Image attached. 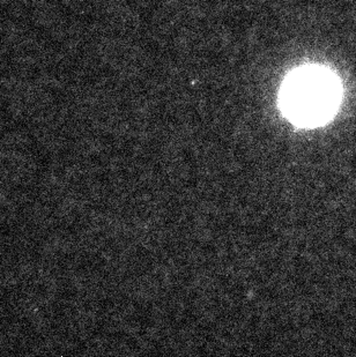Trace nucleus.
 Here are the masks:
<instances>
[{"mask_svg": "<svg viewBox=\"0 0 356 357\" xmlns=\"http://www.w3.org/2000/svg\"><path fill=\"white\" fill-rule=\"evenodd\" d=\"M341 100L337 75L321 66H304L287 76L280 93L286 116L302 126L324 124L336 113Z\"/></svg>", "mask_w": 356, "mask_h": 357, "instance_id": "obj_1", "label": "nucleus"}]
</instances>
